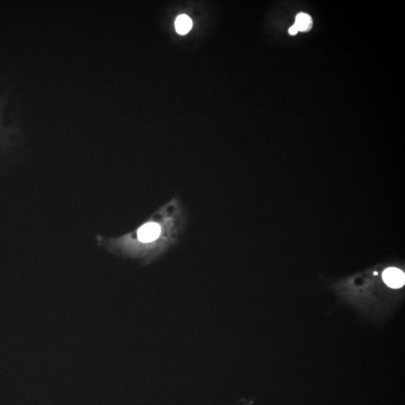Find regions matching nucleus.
Returning <instances> with one entry per match:
<instances>
[{
    "label": "nucleus",
    "mask_w": 405,
    "mask_h": 405,
    "mask_svg": "<svg viewBox=\"0 0 405 405\" xmlns=\"http://www.w3.org/2000/svg\"><path fill=\"white\" fill-rule=\"evenodd\" d=\"M298 32L299 31H298L297 28H296V26L295 25L292 26V27H291V28L289 29V33L291 34V35H296V34H297Z\"/></svg>",
    "instance_id": "4"
},
{
    "label": "nucleus",
    "mask_w": 405,
    "mask_h": 405,
    "mask_svg": "<svg viewBox=\"0 0 405 405\" xmlns=\"http://www.w3.org/2000/svg\"><path fill=\"white\" fill-rule=\"evenodd\" d=\"M384 282L392 288H400L405 285V273L399 269L388 268L383 273Z\"/></svg>",
    "instance_id": "1"
},
{
    "label": "nucleus",
    "mask_w": 405,
    "mask_h": 405,
    "mask_svg": "<svg viewBox=\"0 0 405 405\" xmlns=\"http://www.w3.org/2000/svg\"><path fill=\"white\" fill-rule=\"evenodd\" d=\"M176 30L180 35L187 34L192 28V21L187 15H179L175 22Z\"/></svg>",
    "instance_id": "2"
},
{
    "label": "nucleus",
    "mask_w": 405,
    "mask_h": 405,
    "mask_svg": "<svg viewBox=\"0 0 405 405\" xmlns=\"http://www.w3.org/2000/svg\"><path fill=\"white\" fill-rule=\"evenodd\" d=\"M294 25L297 28L298 31H309L312 27V20H311L309 15H307V14L299 13L296 16Z\"/></svg>",
    "instance_id": "3"
},
{
    "label": "nucleus",
    "mask_w": 405,
    "mask_h": 405,
    "mask_svg": "<svg viewBox=\"0 0 405 405\" xmlns=\"http://www.w3.org/2000/svg\"><path fill=\"white\" fill-rule=\"evenodd\" d=\"M374 274L375 275H377V272H375V273H374Z\"/></svg>",
    "instance_id": "5"
}]
</instances>
